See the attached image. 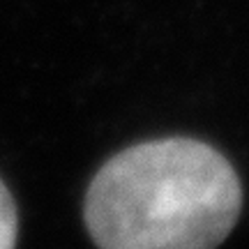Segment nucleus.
Listing matches in <instances>:
<instances>
[{
	"mask_svg": "<svg viewBox=\"0 0 249 249\" xmlns=\"http://www.w3.org/2000/svg\"><path fill=\"white\" fill-rule=\"evenodd\" d=\"M240 208V180L222 152L160 139L111 157L90 182L83 214L99 249H214Z\"/></svg>",
	"mask_w": 249,
	"mask_h": 249,
	"instance_id": "f257e3e1",
	"label": "nucleus"
},
{
	"mask_svg": "<svg viewBox=\"0 0 249 249\" xmlns=\"http://www.w3.org/2000/svg\"><path fill=\"white\" fill-rule=\"evenodd\" d=\"M17 205L12 201V194L0 180V249H14L17 245Z\"/></svg>",
	"mask_w": 249,
	"mask_h": 249,
	"instance_id": "f03ea898",
	"label": "nucleus"
}]
</instances>
